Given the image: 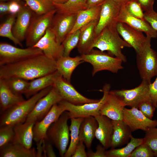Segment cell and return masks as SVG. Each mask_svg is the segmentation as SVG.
Listing matches in <instances>:
<instances>
[{"label": "cell", "mask_w": 157, "mask_h": 157, "mask_svg": "<svg viewBox=\"0 0 157 157\" xmlns=\"http://www.w3.org/2000/svg\"><path fill=\"white\" fill-rule=\"evenodd\" d=\"M13 0H17V1H24V0H0V1H13Z\"/></svg>", "instance_id": "cell-55"}, {"label": "cell", "mask_w": 157, "mask_h": 157, "mask_svg": "<svg viewBox=\"0 0 157 157\" xmlns=\"http://www.w3.org/2000/svg\"><path fill=\"white\" fill-rule=\"evenodd\" d=\"M84 143L79 141L77 145L72 157H87L85 150V146Z\"/></svg>", "instance_id": "cell-48"}, {"label": "cell", "mask_w": 157, "mask_h": 157, "mask_svg": "<svg viewBox=\"0 0 157 157\" xmlns=\"http://www.w3.org/2000/svg\"><path fill=\"white\" fill-rule=\"evenodd\" d=\"M143 142L146 144L153 152L155 157H157V128H149L145 131Z\"/></svg>", "instance_id": "cell-39"}, {"label": "cell", "mask_w": 157, "mask_h": 157, "mask_svg": "<svg viewBox=\"0 0 157 157\" xmlns=\"http://www.w3.org/2000/svg\"><path fill=\"white\" fill-rule=\"evenodd\" d=\"M83 62L81 56L74 57L63 56L56 60V69L64 79L70 82L74 69Z\"/></svg>", "instance_id": "cell-29"}, {"label": "cell", "mask_w": 157, "mask_h": 157, "mask_svg": "<svg viewBox=\"0 0 157 157\" xmlns=\"http://www.w3.org/2000/svg\"><path fill=\"white\" fill-rule=\"evenodd\" d=\"M35 122H25L13 126L15 135L11 143L30 149L33 140V127Z\"/></svg>", "instance_id": "cell-23"}, {"label": "cell", "mask_w": 157, "mask_h": 157, "mask_svg": "<svg viewBox=\"0 0 157 157\" xmlns=\"http://www.w3.org/2000/svg\"><path fill=\"white\" fill-rule=\"evenodd\" d=\"M76 17V14H67L56 13L54 15L49 28L59 43L62 44L73 29Z\"/></svg>", "instance_id": "cell-15"}, {"label": "cell", "mask_w": 157, "mask_h": 157, "mask_svg": "<svg viewBox=\"0 0 157 157\" xmlns=\"http://www.w3.org/2000/svg\"><path fill=\"white\" fill-rule=\"evenodd\" d=\"M116 2L121 6L125 5L130 0H114Z\"/></svg>", "instance_id": "cell-53"}, {"label": "cell", "mask_w": 157, "mask_h": 157, "mask_svg": "<svg viewBox=\"0 0 157 157\" xmlns=\"http://www.w3.org/2000/svg\"><path fill=\"white\" fill-rule=\"evenodd\" d=\"M44 156L56 157V155L53 149V144L47 140L44 141Z\"/></svg>", "instance_id": "cell-49"}, {"label": "cell", "mask_w": 157, "mask_h": 157, "mask_svg": "<svg viewBox=\"0 0 157 157\" xmlns=\"http://www.w3.org/2000/svg\"><path fill=\"white\" fill-rule=\"evenodd\" d=\"M25 100L22 94H16L12 91L3 79L0 78V107L1 113Z\"/></svg>", "instance_id": "cell-26"}, {"label": "cell", "mask_w": 157, "mask_h": 157, "mask_svg": "<svg viewBox=\"0 0 157 157\" xmlns=\"http://www.w3.org/2000/svg\"><path fill=\"white\" fill-rule=\"evenodd\" d=\"M122 120L132 132L138 130L145 131L149 128L157 126V120H153L145 116L137 108H124Z\"/></svg>", "instance_id": "cell-12"}, {"label": "cell", "mask_w": 157, "mask_h": 157, "mask_svg": "<svg viewBox=\"0 0 157 157\" xmlns=\"http://www.w3.org/2000/svg\"><path fill=\"white\" fill-rule=\"evenodd\" d=\"M80 34V30L69 33L62 43L64 49L63 56H68L78 44Z\"/></svg>", "instance_id": "cell-38"}, {"label": "cell", "mask_w": 157, "mask_h": 157, "mask_svg": "<svg viewBox=\"0 0 157 157\" xmlns=\"http://www.w3.org/2000/svg\"><path fill=\"white\" fill-rule=\"evenodd\" d=\"M154 154L147 144L144 142L141 144L132 152L129 157H153Z\"/></svg>", "instance_id": "cell-42"}, {"label": "cell", "mask_w": 157, "mask_h": 157, "mask_svg": "<svg viewBox=\"0 0 157 157\" xmlns=\"http://www.w3.org/2000/svg\"><path fill=\"white\" fill-rule=\"evenodd\" d=\"M43 53L34 47L21 48L6 42L0 43V66L15 63L25 58Z\"/></svg>", "instance_id": "cell-10"}, {"label": "cell", "mask_w": 157, "mask_h": 157, "mask_svg": "<svg viewBox=\"0 0 157 157\" xmlns=\"http://www.w3.org/2000/svg\"><path fill=\"white\" fill-rule=\"evenodd\" d=\"M106 0H86V8L101 5Z\"/></svg>", "instance_id": "cell-52"}, {"label": "cell", "mask_w": 157, "mask_h": 157, "mask_svg": "<svg viewBox=\"0 0 157 157\" xmlns=\"http://www.w3.org/2000/svg\"><path fill=\"white\" fill-rule=\"evenodd\" d=\"M57 70L56 61L43 53L0 66V78L16 77L32 80Z\"/></svg>", "instance_id": "cell-1"}, {"label": "cell", "mask_w": 157, "mask_h": 157, "mask_svg": "<svg viewBox=\"0 0 157 157\" xmlns=\"http://www.w3.org/2000/svg\"><path fill=\"white\" fill-rule=\"evenodd\" d=\"M98 123L94 116L84 117L81 124L79 132V141H82L86 147L90 149L92 143L95 137Z\"/></svg>", "instance_id": "cell-27"}, {"label": "cell", "mask_w": 157, "mask_h": 157, "mask_svg": "<svg viewBox=\"0 0 157 157\" xmlns=\"http://www.w3.org/2000/svg\"><path fill=\"white\" fill-rule=\"evenodd\" d=\"M147 39L141 49L136 53L137 67L142 80L151 83L152 78L157 75V53L151 47V38Z\"/></svg>", "instance_id": "cell-6"}, {"label": "cell", "mask_w": 157, "mask_h": 157, "mask_svg": "<svg viewBox=\"0 0 157 157\" xmlns=\"http://www.w3.org/2000/svg\"><path fill=\"white\" fill-rule=\"evenodd\" d=\"M112 120L113 132L110 148L115 149L127 144L132 135L130 128L122 120Z\"/></svg>", "instance_id": "cell-24"}, {"label": "cell", "mask_w": 157, "mask_h": 157, "mask_svg": "<svg viewBox=\"0 0 157 157\" xmlns=\"http://www.w3.org/2000/svg\"><path fill=\"white\" fill-rule=\"evenodd\" d=\"M106 149L102 144H98L96 147L95 152L90 150L87 152L88 157H107Z\"/></svg>", "instance_id": "cell-46"}, {"label": "cell", "mask_w": 157, "mask_h": 157, "mask_svg": "<svg viewBox=\"0 0 157 157\" xmlns=\"http://www.w3.org/2000/svg\"><path fill=\"white\" fill-rule=\"evenodd\" d=\"M53 3L56 13H58L75 14L80 10L86 9V0H68L63 4Z\"/></svg>", "instance_id": "cell-34"}, {"label": "cell", "mask_w": 157, "mask_h": 157, "mask_svg": "<svg viewBox=\"0 0 157 157\" xmlns=\"http://www.w3.org/2000/svg\"><path fill=\"white\" fill-rule=\"evenodd\" d=\"M98 123L95 138L106 149L110 148L113 132V125L111 119L100 114L95 117Z\"/></svg>", "instance_id": "cell-22"}, {"label": "cell", "mask_w": 157, "mask_h": 157, "mask_svg": "<svg viewBox=\"0 0 157 157\" xmlns=\"http://www.w3.org/2000/svg\"><path fill=\"white\" fill-rule=\"evenodd\" d=\"M52 87H49L41 90L27 100H25L2 113L0 119V126H14L25 122L38 101L46 95Z\"/></svg>", "instance_id": "cell-3"}, {"label": "cell", "mask_w": 157, "mask_h": 157, "mask_svg": "<svg viewBox=\"0 0 157 157\" xmlns=\"http://www.w3.org/2000/svg\"><path fill=\"white\" fill-rule=\"evenodd\" d=\"M3 79L10 90L16 94H24L28 86L29 82L20 78L12 77Z\"/></svg>", "instance_id": "cell-37"}, {"label": "cell", "mask_w": 157, "mask_h": 157, "mask_svg": "<svg viewBox=\"0 0 157 157\" xmlns=\"http://www.w3.org/2000/svg\"><path fill=\"white\" fill-rule=\"evenodd\" d=\"M56 88L61 96L63 100L75 105H81L85 103L99 101L100 99L88 98L79 92L70 83L61 75L56 79L53 86Z\"/></svg>", "instance_id": "cell-13"}, {"label": "cell", "mask_w": 157, "mask_h": 157, "mask_svg": "<svg viewBox=\"0 0 157 157\" xmlns=\"http://www.w3.org/2000/svg\"><path fill=\"white\" fill-rule=\"evenodd\" d=\"M110 86L109 84L104 85L102 90L103 96L97 102L76 105L62 100L59 103L64 107L65 111L68 112L70 119L90 116L95 117L100 114V109L110 91Z\"/></svg>", "instance_id": "cell-7"}, {"label": "cell", "mask_w": 157, "mask_h": 157, "mask_svg": "<svg viewBox=\"0 0 157 157\" xmlns=\"http://www.w3.org/2000/svg\"><path fill=\"white\" fill-rule=\"evenodd\" d=\"M143 142V138H136L132 136L125 147L120 148L110 149L106 151L107 157H129L135 149Z\"/></svg>", "instance_id": "cell-33"}, {"label": "cell", "mask_w": 157, "mask_h": 157, "mask_svg": "<svg viewBox=\"0 0 157 157\" xmlns=\"http://www.w3.org/2000/svg\"><path fill=\"white\" fill-rule=\"evenodd\" d=\"M125 106L121 98L110 91L101 108L100 113L112 120H122Z\"/></svg>", "instance_id": "cell-20"}, {"label": "cell", "mask_w": 157, "mask_h": 157, "mask_svg": "<svg viewBox=\"0 0 157 157\" xmlns=\"http://www.w3.org/2000/svg\"><path fill=\"white\" fill-rule=\"evenodd\" d=\"M65 111L64 107L58 103L52 107L47 114L41 120L35 122L33 127V140L36 143L47 139V133L51 125Z\"/></svg>", "instance_id": "cell-14"}, {"label": "cell", "mask_w": 157, "mask_h": 157, "mask_svg": "<svg viewBox=\"0 0 157 157\" xmlns=\"http://www.w3.org/2000/svg\"><path fill=\"white\" fill-rule=\"evenodd\" d=\"M0 157H36V151L34 147L28 149L10 142L0 149Z\"/></svg>", "instance_id": "cell-31"}, {"label": "cell", "mask_w": 157, "mask_h": 157, "mask_svg": "<svg viewBox=\"0 0 157 157\" xmlns=\"http://www.w3.org/2000/svg\"><path fill=\"white\" fill-rule=\"evenodd\" d=\"M83 117L72 118L69 126L70 131V141L69 146L65 154L64 157H71L79 141L80 127Z\"/></svg>", "instance_id": "cell-32"}, {"label": "cell", "mask_w": 157, "mask_h": 157, "mask_svg": "<svg viewBox=\"0 0 157 157\" xmlns=\"http://www.w3.org/2000/svg\"><path fill=\"white\" fill-rule=\"evenodd\" d=\"M10 14H17L20 10L24 1L13 0L9 1Z\"/></svg>", "instance_id": "cell-47"}, {"label": "cell", "mask_w": 157, "mask_h": 157, "mask_svg": "<svg viewBox=\"0 0 157 157\" xmlns=\"http://www.w3.org/2000/svg\"><path fill=\"white\" fill-rule=\"evenodd\" d=\"M25 4L35 14L42 15L55 9L51 0H24Z\"/></svg>", "instance_id": "cell-36"}, {"label": "cell", "mask_w": 157, "mask_h": 157, "mask_svg": "<svg viewBox=\"0 0 157 157\" xmlns=\"http://www.w3.org/2000/svg\"><path fill=\"white\" fill-rule=\"evenodd\" d=\"M34 13L24 2L20 10L17 15L12 31L14 36L21 42L25 39Z\"/></svg>", "instance_id": "cell-21"}, {"label": "cell", "mask_w": 157, "mask_h": 157, "mask_svg": "<svg viewBox=\"0 0 157 157\" xmlns=\"http://www.w3.org/2000/svg\"><path fill=\"white\" fill-rule=\"evenodd\" d=\"M121 6L114 0H106L101 5L99 20L94 30L95 37L105 27L117 22L115 19Z\"/></svg>", "instance_id": "cell-17"}, {"label": "cell", "mask_w": 157, "mask_h": 157, "mask_svg": "<svg viewBox=\"0 0 157 157\" xmlns=\"http://www.w3.org/2000/svg\"><path fill=\"white\" fill-rule=\"evenodd\" d=\"M61 75L56 70L54 72L31 80L26 92L24 94L28 99L41 90L53 86L57 78Z\"/></svg>", "instance_id": "cell-28"}, {"label": "cell", "mask_w": 157, "mask_h": 157, "mask_svg": "<svg viewBox=\"0 0 157 157\" xmlns=\"http://www.w3.org/2000/svg\"><path fill=\"white\" fill-rule=\"evenodd\" d=\"M117 22L126 24L133 28L144 32L151 38L157 37V31L154 29L145 20L135 17L127 11L124 5H122L119 13L115 19Z\"/></svg>", "instance_id": "cell-18"}, {"label": "cell", "mask_w": 157, "mask_h": 157, "mask_svg": "<svg viewBox=\"0 0 157 157\" xmlns=\"http://www.w3.org/2000/svg\"><path fill=\"white\" fill-rule=\"evenodd\" d=\"M144 12L154 10L153 6L155 0H137Z\"/></svg>", "instance_id": "cell-50"}, {"label": "cell", "mask_w": 157, "mask_h": 157, "mask_svg": "<svg viewBox=\"0 0 157 157\" xmlns=\"http://www.w3.org/2000/svg\"><path fill=\"white\" fill-rule=\"evenodd\" d=\"M9 1H0V17L2 18L7 14H10Z\"/></svg>", "instance_id": "cell-51"}, {"label": "cell", "mask_w": 157, "mask_h": 157, "mask_svg": "<svg viewBox=\"0 0 157 157\" xmlns=\"http://www.w3.org/2000/svg\"><path fill=\"white\" fill-rule=\"evenodd\" d=\"M101 6L86 8L78 11L76 14L75 24L70 33L80 29L83 26L93 21L99 20Z\"/></svg>", "instance_id": "cell-30"}, {"label": "cell", "mask_w": 157, "mask_h": 157, "mask_svg": "<svg viewBox=\"0 0 157 157\" xmlns=\"http://www.w3.org/2000/svg\"><path fill=\"white\" fill-rule=\"evenodd\" d=\"M150 83L146 80H142L140 84L133 88L112 90L110 92L119 97L125 106L138 108L144 102H151L149 92Z\"/></svg>", "instance_id": "cell-9"}, {"label": "cell", "mask_w": 157, "mask_h": 157, "mask_svg": "<svg viewBox=\"0 0 157 157\" xmlns=\"http://www.w3.org/2000/svg\"><path fill=\"white\" fill-rule=\"evenodd\" d=\"M138 108L145 116L152 119L156 108L151 101H147L142 103Z\"/></svg>", "instance_id": "cell-43"}, {"label": "cell", "mask_w": 157, "mask_h": 157, "mask_svg": "<svg viewBox=\"0 0 157 157\" xmlns=\"http://www.w3.org/2000/svg\"><path fill=\"white\" fill-rule=\"evenodd\" d=\"M62 100L58 91L52 86L49 92L38 101L25 122H35L40 121L47 114L53 105Z\"/></svg>", "instance_id": "cell-11"}, {"label": "cell", "mask_w": 157, "mask_h": 157, "mask_svg": "<svg viewBox=\"0 0 157 157\" xmlns=\"http://www.w3.org/2000/svg\"><path fill=\"white\" fill-rule=\"evenodd\" d=\"M124 6L127 11L131 15L145 20L144 11L137 0H130Z\"/></svg>", "instance_id": "cell-41"}, {"label": "cell", "mask_w": 157, "mask_h": 157, "mask_svg": "<svg viewBox=\"0 0 157 157\" xmlns=\"http://www.w3.org/2000/svg\"><path fill=\"white\" fill-rule=\"evenodd\" d=\"M116 28L120 35L134 49L136 53L140 52L147 39L143 32L122 22H117Z\"/></svg>", "instance_id": "cell-19"}, {"label": "cell", "mask_w": 157, "mask_h": 157, "mask_svg": "<svg viewBox=\"0 0 157 157\" xmlns=\"http://www.w3.org/2000/svg\"><path fill=\"white\" fill-rule=\"evenodd\" d=\"M144 19L152 28L157 31V13L154 10L144 12Z\"/></svg>", "instance_id": "cell-44"}, {"label": "cell", "mask_w": 157, "mask_h": 157, "mask_svg": "<svg viewBox=\"0 0 157 157\" xmlns=\"http://www.w3.org/2000/svg\"><path fill=\"white\" fill-rule=\"evenodd\" d=\"M33 47L41 50L48 58L56 61L63 56L64 49L62 44L57 41L54 33L50 28Z\"/></svg>", "instance_id": "cell-16"}, {"label": "cell", "mask_w": 157, "mask_h": 157, "mask_svg": "<svg viewBox=\"0 0 157 157\" xmlns=\"http://www.w3.org/2000/svg\"><path fill=\"white\" fill-rule=\"evenodd\" d=\"M56 13V9L42 15L34 13L25 39L27 46L33 47L42 37L50 27Z\"/></svg>", "instance_id": "cell-8"}, {"label": "cell", "mask_w": 157, "mask_h": 157, "mask_svg": "<svg viewBox=\"0 0 157 157\" xmlns=\"http://www.w3.org/2000/svg\"><path fill=\"white\" fill-rule=\"evenodd\" d=\"M149 92L151 102L155 107L157 108V75L154 82L149 84Z\"/></svg>", "instance_id": "cell-45"}, {"label": "cell", "mask_w": 157, "mask_h": 157, "mask_svg": "<svg viewBox=\"0 0 157 157\" xmlns=\"http://www.w3.org/2000/svg\"><path fill=\"white\" fill-rule=\"evenodd\" d=\"M70 119L68 112H63L58 119L50 126L47 133V139L58 149L60 156L64 157L69 140Z\"/></svg>", "instance_id": "cell-5"}, {"label": "cell", "mask_w": 157, "mask_h": 157, "mask_svg": "<svg viewBox=\"0 0 157 157\" xmlns=\"http://www.w3.org/2000/svg\"><path fill=\"white\" fill-rule=\"evenodd\" d=\"M0 149L10 143L15 135L13 126H0Z\"/></svg>", "instance_id": "cell-40"}, {"label": "cell", "mask_w": 157, "mask_h": 157, "mask_svg": "<svg viewBox=\"0 0 157 157\" xmlns=\"http://www.w3.org/2000/svg\"><path fill=\"white\" fill-rule=\"evenodd\" d=\"M17 15L9 14L5 21L0 24V36L8 38L15 44L22 47L23 45L22 42L15 38L13 33V27Z\"/></svg>", "instance_id": "cell-35"}, {"label": "cell", "mask_w": 157, "mask_h": 157, "mask_svg": "<svg viewBox=\"0 0 157 157\" xmlns=\"http://www.w3.org/2000/svg\"><path fill=\"white\" fill-rule=\"evenodd\" d=\"M117 23L106 27L95 37L92 48H96L102 51H106L125 63L127 59L122 50L125 47H131L120 37L116 28Z\"/></svg>", "instance_id": "cell-2"}, {"label": "cell", "mask_w": 157, "mask_h": 157, "mask_svg": "<svg viewBox=\"0 0 157 157\" xmlns=\"http://www.w3.org/2000/svg\"><path fill=\"white\" fill-rule=\"evenodd\" d=\"M98 21H93L80 29L79 40L77 47L81 55L88 53L93 49L92 46L95 38L94 30Z\"/></svg>", "instance_id": "cell-25"}, {"label": "cell", "mask_w": 157, "mask_h": 157, "mask_svg": "<svg viewBox=\"0 0 157 157\" xmlns=\"http://www.w3.org/2000/svg\"><path fill=\"white\" fill-rule=\"evenodd\" d=\"M80 56L84 62L92 65L93 76L101 71L107 70L117 73L124 68L122 65L123 62L121 59L99 50L93 49L88 53Z\"/></svg>", "instance_id": "cell-4"}, {"label": "cell", "mask_w": 157, "mask_h": 157, "mask_svg": "<svg viewBox=\"0 0 157 157\" xmlns=\"http://www.w3.org/2000/svg\"><path fill=\"white\" fill-rule=\"evenodd\" d=\"M53 2L58 4H63L66 2L68 0H51Z\"/></svg>", "instance_id": "cell-54"}]
</instances>
